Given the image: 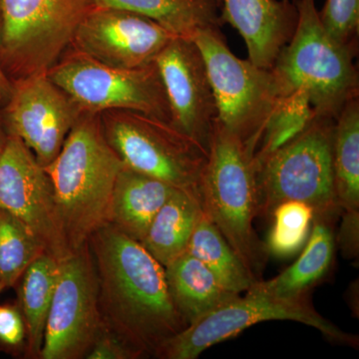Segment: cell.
I'll return each mask as SVG.
<instances>
[{
  "label": "cell",
  "instance_id": "23",
  "mask_svg": "<svg viewBox=\"0 0 359 359\" xmlns=\"http://www.w3.org/2000/svg\"><path fill=\"white\" fill-rule=\"evenodd\" d=\"M332 167L340 209L359 211V103L353 99L334 122Z\"/></svg>",
  "mask_w": 359,
  "mask_h": 359
},
{
  "label": "cell",
  "instance_id": "26",
  "mask_svg": "<svg viewBox=\"0 0 359 359\" xmlns=\"http://www.w3.org/2000/svg\"><path fill=\"white\" fill-rule=\"evenodd\" d=\"M316 117L306 92L302 90L283 96L269 118L255 158L273 152L294 139Z\"/></svg>",
  "mask_w": 359,
  "mask_h": 359
},
{
  "label": "cell",
  "instance_id": "11",
  "mask_svg": "<svg viewBox=\"0 0 359 359\" xmlns=\"http://www.w3.org/2000/svg\"><path fill=\"white\" fill-rule=\"evenodd\" d=\"M102 327L89 244L60 261L39 359L86 358Z\"/></svg>",
  "mask_w": 359,
  "mask_h": 359
},
{
  "label": "cell",
  "instance_id": "5",
  "mask_svg": "<svg viewBox=\"0 0 359 359\" xmlns=\"http://www.w3.org/2000/svg\"><path fill=\"white\" fill-rule=\"evenodd\" d=\"M334 122L316 116L282 147L255 158L257 217H271L276 205L289 201L309 205L313 217L337 219L341 216L332 167Z\"/></svg>",
  "mask_w": 359,
  "mask_h": 359
},
{
  "label": "cell",
  "instance_id": "32",
  "mask_svg": "<svg viewBox=\"0 0 359 359\" xmlns=\"http://www.w3.org/2000/svg\"><path fill=\"white\" fill-rule=\"evenodd\" d=\"M0 32H1V20H0ZM11 88H13V82L6 76L1 65H0V104L4 105L11 95Z\"/></svg>",
  "mask_w": 359,
  "mask_h": 359
},
{
  "label": "cell",
  "instance_id": "3",
  "mask_svg": "<svg viewBox=\"0 0 359 359\" xmlns=\"http://www.w3.org/2000/svg\"><path fill=\"white\" fill-rule=\"evenodd\" d=\"M294 34L271 68L282 96L306 92L316 116L337 119L349 101L358 98L356 45L339 43L321 23L316 0H294Z\"/></svg>",
  "mask_w": 359,
  "mask_h": 359
},
{
  "label": "cell",
  "instance_id": "30",
  "mask_svg": "<svg viewBox=\"0 0 359 359\" xmlns=\"http://www.w3.org/2000/svg\"><path fill=\"white\" fill-rule=\"evenodd\" d=\"M26 339L25 320L20 308L0 306V344L18 348Z\"/></svg>",
  "mask_w": 359,
  "mask_h": 359
},
{
  "label": "cell",
  "instance_id": "1",
  "mask_svg": "<svg viewBox=\"0 0 359 359\" xmlns=\"http://www.w3.org/2000/svg\"><path fill=\"white\" fill-rule=\"evenodd\" d=\"M88 244L101 323L142 356L154 355L161 344L188 327L172 301L164 266L110 224L100 226Z\"/></svg>",
  "mask_w": 359,
  "mask_h": 359
},
{
  "label": "cell",
  "instance_id": "36",
  "mask_svg": "<svg viewBox=\"0 0 359 359\" xmlns=\"http://www.w3.org/2000/svg\"><path fill=\"white\" fill-rule=\"evenodd\" d=\"M292 1H294V0H292Z\"/></svg>",
  "mask_w": 359,
  "mask_h": 359
},
{
  "label": "cell",
  "instance_id": "16",
  "mask_svg": "<svg viewBox=\"0 0 359 359\" xmlns=\"http://www.w3.org/2000/svg\"><path fill=\"white\" fill-rule=\"evenodd\" d=\"M221 18L242 35L249 60L271 69L294 34L297 9L290 0H221Z\"/></svg>",
  "mask_w": 359,
  "mask_h": 359
},
{
  "label": "cell",
  "instance_id": "10",
  "mask_svg": "<svg viewBox=\"0 0 359 359\" xmlns=\"http://www.w3.org/2000/svg\"><path fill=\"white\" fill-rule=\"evenodd\" d=\"M47 74L82 114L130 110L171 123L166 92L155 63L122 69L104 65L69 47Z\"/></svg>",
  "mask_w": 359,
  "mask_h": 359
},
{
  "label": "cell",
  "instance_id": "2",
  "mask_svg": "<svg viewBox=\"0 0 359 359\" xmlns=\"http://www.w3.org/2000/svg\"><path fill=\"white\" fill-rule=\"evenodd\" d=\"M124 165L106 140L100 116L82 114L57 157L44 168L71 254L107 224L116 179Z\"/></svg>",
  "mask_w": 359,
  "mask_h": 359
},
{
  "label": "cell",
  "instance_id": "25",
  "mask_svg": "<svg viewBox=\"0 0 359 359\" xmlns=\"http://www.w3.org/2000/svg\"><path fill=\"white\" fill-rule=\"evenodd\" d=\"M39 238L23 222L0 208V285L13 287L40 255Z\"/></svg>",
  "mask_w": 359,
  "mask_h": 359
},
{
  "label": "cell",
  "instance_id": "8",
  "mask_svg": "<svg viewBox=\"0 0 359 359\" xmlns=\"http://www.w3.org/2000/svg\"><path fill=\"white\" fill-rule=\"evenodd\" d=\"M193 40L204 57L218 121L255 155L269 118L283 98L273 72L233 55L221 29L200 30Z\"/></svg>",
  "mask_w": 359,
  "mask_h": 359
},
{
  "label": "cell",
  "instance_id": "17",
  "mask_svg": "<svg viewBox=\"0 0 359 359\" xmlns=\"http://www.w3.org/2000/svg\"><path fill=\"white\" fill-rule=\"evenodd\" d=\"M176 189L124 165L116 179L107 224L140 243L156 214Z\"/></svg>",
  "mask_w": 359,
  "mask_h": 359
},
{
  "label": "cell",
  "instance_id": "29",
  "mask_svg": "<svg viewBox=\"0 0 359 359\" xmlns=\"http://www.w3.org/2000/svg\"><path fill=\"white\" fill-rule=\"evenodd\" d=\"M143 358L133 347L123 341L107 328L101 327L87 359H137Z\"/></svg>",
  "mask_w": 359,
  "mask_h": 359
},
{
  "label": "cell",
  "instance_id": "20",
  "mask_svg": "<svg viewBox=\"0 0 359 359\" xmlns=\"http://www.w3.org/2000/svg\"><path fill=\"white\" fill-rule=\"evenodd\" d=\"M203 212L199 196L176 189L151 222L141 245L166 266L185 254Z\"/></svg>",
  "mask_w": 359,
  "mask_h": 359
},
{
  "label": "cell",
  "instance_id": "13",
  "mask_svg": "<svg viewBox=\"0 0 359 359\" xmlns=\"http://www.w3.org/2000/svg\"><path fill=\"white\" fill-rule=\"evenodd\" d=\"M0 208L23 222L39 238L46 252L59 261L69 256L48 174L29 148L13 135H9L0 157Z\"/></svg>",
  "mask_w": 359,
  "mask_h": 359
},
{
  "label": "cell",
  "instance_id": "27",
  "mask_svg": "<svg viewBox=\"0 0 359 359\" xmlns=\"http://www.w3.org/2000/svg\"><path fill=\"white\" fill-rule=\"evenodd\" d=\"M313 216L311 207L297 201L276 205L271 215L273 226L264 244L268 255L285 259L297 254L308 241Z\"/></svg>",
  "mask_w": 359,
  "mask_h": 359
},
{
  "label": "cell",
  "instance_id": "6",
  "mask_svg": "<svg viewBox=\"0 0 359 359\" xmlns=\"http://www.w3.org/2000/svg\"><path fill=\"white\" fill-rule=\"evenodd\" d=\"M96 0H0V65L11 82L48 72Z\"/></svg>",
  "mask_w": 359,
  "mask_h": 359
},
{
  "label": "cell",
  "instance_id": "9",
  "mask_svg": "<svg viewBox=\"0 0 359 359\" xmlns=\"http://www.w3.org/2000/svg\"><path fill=\"white\" fill-rule=\"evenodd\" d=\"M269 320L297 321L316 328L330 341L358 346V337L342 332L323 318L314 308L309 294L280 297L249 289L244 297L238 295L166 340L154 356L161 359H196L209 347Z\"/></svg>",
  "mask_w": 359,
  "mask_h": 359
},
{
  "label": "cell",
  "instance_id": "33",
  "mask_svg": "<svg viewBox=\"0 0 359 359\" xmlns=\"http://www.w3.org/2000/svg\"><path fill=\"white\" fill-rule=\"evenodd\" d=\"M9 134L7 132L6 123H4V114H2V106L0 104V157L6 147L7 141H8Z\"/></svg>",
  "mask_w": 359,
  "mask_h": 359
},
{
  "label": "cell",
  "instance_id": "31",
  "mask_svg": "<svg viewBox=\"0 0 359 359\" xmlns=\"http://www.w3.org/2000/svg\"><path fill=\"white\" fill-rule=\"evenodd\" d=\"M341 216L342 222L335 242L344 257L356 259L359 252V211H344Z\"/></svg>",
  "mask_w": 359,
  "mask_h": 359
},
{
  "label": "cell",
  "instance_id": "21",
  "mask_svg": "<svg viewBox=\"0 0 359 359\" xmlns=\"http://www.w3.org/2000/svg\"><path fill=\"white\" fill-rule=\"evenodd\" d=\"M97 6L113 7L155 21L178 37L193 39L200 30L221 29V4L216 0H96Z\"/></svg>",
  "mask_w": 359,
  "mask_h": 359
},
{
  "label": "cell",
  "instance_id": "28",
  "mask_svg": "<svg viewBox=\"0 0 359 359\" xmlns=\"http://www.w3.org/2000/svg\"><path fill=\"white\" fill-rule=\"evenodd\" d=\"M320 18L325 32L342 44H358L359 0H327Z\"/></svg>",
  "mask_w": 359,
  "mask_h": 359
},
{
  "label": "cell",
  "instance_id": "22",
  "mask_svg": "<svg viewBox=\"0 0 359 359\" xmlns=\"http://www.w3.org/2000/svg\"><path fill=\"white\" fill-rule=\"evenodd\" d=\"M59 269L60 261L48 252H43L29 264L20 278L18 308L25 320L27 358H40Z\"/></svg>",
  "mask_w": 359,
  "mask_h": 359
},
{
  "label": "cell",
  "instance_id": "19",
  "mask_svg": "<svg viewBox=\"0 0 359 359\" xmlns=\"http://www.w3.org/2000/svg\"><path fill=\"white\" fill-rule=\"evenodd\" d=\"M164 269L172 301L188 325L240 295L224 289L211 271L189 252Z\"/></svg>",
  "mask_w": 359,
  "mask_h": 359
},
{
  "label": "cell",
  "instance_id": "4",
  "mask_svg": "<svg viewBox=\"0 0 359 359\" xmlns=\"http://www.w3.org/2000/svg\"><path fill=\"white\" fill-rule=\"evenodd\" d=\"M201 200L208 218L221 231L241 261L259 280L268 252L257 237V170L255 155L218 121L208 148Z\"/></svg>",
  "mask_w": 359,
  "mask_h": 359
},
{
  "label": "cell",
  "instance_id": "12",
  "mask_svg": "<svg viewBox=\"0 0 359 359\" xmlns=\"http://www.w3.org/2000/svg\"><path fill=\"white\" fill-rule=\"evenodd\" d=\"M2 114L8 134L18 137L45 168L57 157L82 112L46 72L13 81Z\"/></svg>",
  "mask_w": 359,
  "mask_h": 359
},
{
  "label": "cell",
  "instance_id": "35",
  "mask_svg": "<svg viewBox=\"0 0 359 359\" xmlns=\"http://www.w3.org/2000/svg\"><path fill=\"white\" fill-rule=\"evenodd\" d=\"M216 1H218L219 4H221V0H216Z\"/></svg>",
  "mask_w": 359,
  "mask_h": 359
},
{
  "label": "cell",
  "instance_id": "18",
  "mask_svg": "<svg viewBox=\"0 0 359 359\" xmlns=\"http://www.w3.org/2000/svg\"><path fill=\"white\" fill-rule=\"evenodd\" d=\"M335 221L313 217L311 233L297 261L276 278L257 280L250 289L280 297L309 294L332 269L334 259Z\"/></svg>",
  "mask_w": 359,
  "mask_h": 359
},
{
  "label": "cell",
  "instance_id": "7",
  "mask_svg": "<svg viewBox=\"0 0 359 359\" xmlns=\"http://www.w3.org/2000/svg\"><path fill=\"white\" fill-rule=\"evenodd\" d=\"M106 140L127 167L201 198L208 151L171 123L130 110L101 113Z\"/></svg>",
  "mask_w": 359,
  "mask_h": 359
},
{
  "label": "cell",
  "instance_id": "14",
  "mask_svg": "<svg viewBox=\"0 0 359 359\" xmlns=\"http://www.w3.org/2000/svg\"><path fill=\"white\" fill-rule=\"evenodd\" d=\"M174 37L140 14L96 6L78 26L70 47L104 65L136 69L154 65Z\"/></svg>",
  "mask_w": 359,
  "mask_h": 359
},
{
  "label": "cell",
  "instance_id": "34",
  "mask_svg": "<svg viewBox=\"0 0 359 359\" xmlns=\"http://www.w3.org/2000/svg\"><path fill=\"white\" fill-rule=\"evenodd\" d=\"M4 289H6V287H4V285H0V294H1L2 290H4Z\"/></svg>",
  "mask_w": 359,
  "mask_h": 359
},
{
  "label": "cell",
  "instance_id": "15",
  "mask_svg": "<svg viewBox=\"0 0 359 359\" xmlns=\"http://www.w3.org/2000/svg\"><path fill=\"white\" fill-rule=\"evenodd\" d=\"M155 65L166 92L171 124L208 151L218 112L199 47L193 39L174 37Z\"/></svg>",
  "mask_w": 359,
  "mask_h": 359
},
{
  "label": "cell",
  "instance_id": "24",
  "mask_svg": "<svg viewBox=\"0 0 359 359\" xmlns=\"http://www.w3.org/2000/svg\"><path fill=\"white\" fill-rule=\"evenodd\" d=\"M187 252L200 259L229 292L240 294L257 282L205 212L196 226Z\"/></svg>",
  "mask_w": 359,
  "mask_h": 359
}]
</instances>
